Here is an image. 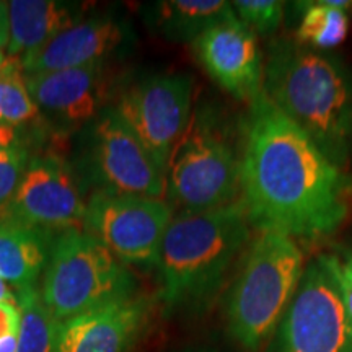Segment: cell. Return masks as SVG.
<instances>
[{
	"label": "cell",
	"mask_w": 352,
	"mask_h": 352,
	"mask_svg": "<svg viewBox=\"0 0 352 352\" xmlns=\"http://www.w3.org/2000/svg\"><path fill=\"white\" fill-rule=\"evenodd\" d=\"M183 352H210L209 349H201V347H195V349H186Z\"/></svg>",
	"instance_id": "cell-30"
},
{
	"label": "cell",
	"mask_w": 352,
	"mask_h": 352,
	"mask_svg": "<svg viewBox=\"0 0 352 352\" xmlns=\"http://www.w3.org/2000/svg\"><path fill=\"white\" fill-rule=\"evenodd\" d=\"M126 28L109 16L77 21L41 47L20 57L26 76L103 63L124 43Z\"/></svg>",
	"instance_id": "cell-15"
},
{
	"label": "cell",
	"mask_w": 352,
	"mask_h": 352,
	"mask_svg": "<svg viewBox=\"0 0 352 352\" xmlns=\"http://www.w3.org/2000/svg\"><path fill=\"white\" fill-rule=\"evenodd\" d=\"M52 235L10 217L0 219V277L15 290L36 285L46 270Z\"/></svg>",
	"instance_id": "cell-16"
},
{
	"label": "cell",
	"mask_w": 352,
	"mask_h": 352,
	"mask_svg": "<svg viewBox=\"0 0 352 352\" xmlns=\"http://www.w3.org/2000/svg\"><path fill=\"white\" fill-rule=\"evenodd\" d=\"M43 120L60 131L90 124L103 111V63L26 76Z\"/></svg>",
	"instance_id": "cell-14"
},
{
	"label": "cell",
	"mask_w": 352,
	"mask_h": 352,
	"mask_svg": "<svg viewBox=\"0 0 352 352\" xmlns=\"http://www.w3.org/2000/svg\"><path fill=\"white\" fill-rule=\"evenodd\" d=\"M192 90L195 80L189 74H155L127 87L116 104V111L164 173L191 121Z\"/></svg>",
	"instance_id": "cell-9"
},
{
	"label": "cell",
	"mask_w": 352,
	"mask_h": 352,
	"mask_svg": "<svg viewBox=\"0 0 352 352\" xmlns=\"http://www.w3.org/2000/svg\"><path fill=\"white\" fill-rule=\"evenodd\" d=\"M30 158L32 155H30L28 145H20V147L0 152V214L10 204L23 178Z\"/></svg>",
	"instance_id": "cell-23"
},
{
	"label": "cell",
	"mask_w": 352,
	"mask_h": 352,
	"mask_svg": "<svg viewBox=\"0 0 352 352\" xmlns=\"http://www.w3.org/2000/svg\"><path fill=\"white\" fill-rule=\"evenodd\" d=\"M134 294V279L107 246L85 230L59 233L44 270L41 297L52 318L65 321Z\"/></svg>",
	"instance_id": "cell-5"
},
{
	"label": "cell",
	"mask_w": 352,
	"mask_h": 352,
	"mask_svg": "<svg viewBox=\"0 0 352 352\" xmlns=\"http://www.w3.org/2000/svg\"><path fill=\"white\" fill-rule=\"evenodd\" d=\"M77 21L76 8L64 2L12 0L8 2V54L10 57L28 54Z\"/></svg>",
	"instance_id": "cell-17"
},
{
	"label": "cell",
	"mask_w": 352,
	"mask_h": 352,
	"mask_svg": "<svg viewBox=\"0 0 352 352\" xmlns=\"http://www.w3.org/2000/svg\"><path fill=\"white\" fill-rule=\"evenodd\" d=\"M320 258L327 264L341 290L342 302H344L346 311L352 324V252L351 250L336 248L329 253L320 254Z\"/></svg>",
	"instance_id": "cell-24"
},
{
	"label": "cell",
	"mask_w": 352,
	"mask_h": 352,
	"mask_svg": "<svg viewBox=\"0 0 352 352\" xmlns=\"http://www.w3.org/2000/svg\"><path fill=\"white\" fill-rule=\"evenodd\" d=\"M151 315L152 302L132 294L60 324L54 352H129Z\"/></svg>",
	"instance_id": "cell-13"
},
{
	"label": "cell",
	"mask_w": 352,
	"mask_h": 352,
	"mask_svg": "<svg viewBox=\"0 0 352 352\" xmlns=\"http://www.w3.org/2000/svg\"><path fill=\"white\" fill-rule=\"evenodd\" d=\"M302 19L297 30V41L314 50L327 51L340 46L347 36L349 16L346 10L352 7L349 0H318L302 2Z\"/></svg>",
	"instance_id": "cell-19"
},
{
	"label": "cell",
	"mask_w": 352,
	"mask_h": 352,
	"mask_svg": "<svg viewBox=\"0 0 352 352\" xmlns=\"http://www.w3.org/2000/svg\"><path fill=\"white\" fill-rule=\"evenodd\" d=\"M20 307V328L16 352H54L60 324L44 305L36 285L16 290Z\"/></svg>",
	"instance_id": "cell-21"
},
{
	"label": "cell",
	"mask_w": 352,
	"mask_h": 352,
	"mask_svg": "<svg viewBox=\"0 0 352 352\" xmlns=\"http://www.w3.org/2000/svg\"><path fill=\"white\" fill-rule=\"evenodd\" d=\"M0 302H7V303H13V305H19V298H16V290H13L8 287V284L6 280L0 277Z\"/></svg>",
	"instance_id": "cell-28"
},
{
	"label": "cell",
	"mask_w": 352,
	"mask_h": 352,
	"mask_svg": "<svg viewBox=\"0 0 352 352\" xmlns=\"http://www.w3.org/2000/svg\"><path fill=\"white\" fill-rule=\"evenodd\" d=\"M87 202L76 171L54 155L30 158L23 178L2 217L19 220L46 233L83 227Z\"/></svg>",
	"instance_id": "cell-11"
},
{
	"label": "cell",
	"mask_w": 352,
	"mask_h": 352,
	"mask_svg": "<svg viewBox=\"0 0 352 352\" xmlns=\"http://www.w3.org/2000/svg\"><path fill=\"white\" fill-rule=\"evenodd\" d=\"M0 352H16V336H7L0 340Z\"/></svg>",
	"instance_id": "cell-29"
},
{
	"label": "cell",
	"mask_w": 352,
	"mask_h": 352,
	"mask_svg": "<svg viewBox=\"0 0 352 352\" xmlns=\"http://www.w3.org/2000/svg\"><path fill=\"white\" fill-rule=\"evenodd\" d=\"M26 134L23 131L16 129L6 122H0V152L8 151V148L26 145Z\"/></svg>",
	"instance_id": "cell-26"
},
{
	"label": "cell",
	"mask_w": 352,
	"mask_h": 352,
	"mask_svg": "<svg viewBox=\"0 0 352 352\" xmlns=\"http://www.w3.org/2000/svg\"><path fill=\"white\" fill-rule=\"evenodd\" d=\"M173 217L165 199L96 191L87 202L83 228L122 264L155 266Z\"/></svg>",
	"instance_id": "cell-8"
},
{
	"label": "cell",
	"mask_w": 352,
	"mask_h": 352,
	"mask_svg": "<svg viewBox=\"0 0 352 352\" xmlns=\"http://www.w3.org/2000/svg\"><path fill=\"white\" fill-rule=\"evenodd\" d=\"M8 34H10V23H8V3L0 2V50L8 44Z\"/></svg>",
	"instance_id": "cell-27"
},
{
	"label": "cell",
	"mask_w": 352,
	"mask_h": 352,
	"mask_svg": "<svg viewBox=\"0 0 352 352\" xmlns=\"http://www.w3.org/2000/svg\"><path fill=\"white\" fill-rule=\"evenodd\" d=\"M303 271L297 240L274 228H258L227 300L228 331L243 349L256 352L271 340Z\"/></svg>",
	"instance_id": "cell-4"
},
{
	"label": "cell",
	"mask_w": 352,
	"mask_h": 352,
	"mask_svg": "<svg viewBox=\"0 0 352 352\" xmlns=\"http://www.w3.org/2000/svg\"><path fill=\"white\" fill-rule=\"evenodd\" d=\"M235 16L254 36L277 32L284 16V3L277 0H235L232 2Z\"/></svg>",
	"instance_id": "cell-22"
},
{
	"label": "cell",
	"mask_w": 352,
	"mask_h": 352,
	"mask_svg": "<svg viewBox=\"0 0 352 352\" xmlns=\"http://www.w3.org/2000/svg\"><path fill=\"white\" fill-rule=\"evenodd\" d=\"M20 328V307L13 303L0 302V340L16 336Z\"/></svg>",
	"instance_id": "cell-25"
},
{
	"label": "cell",
	"mask_w": 352,
	"mask_h": 352,
	"mask_svg": "<svg viewBox=\"0 0 352 352\" xmlns=\"http://www.w3.org/2000/svg\"><path fill=\"white\" fill-rule=\"evenodd\" d=\"M263 91L338 166L352 158V72L327 51L276 39L263 64Z\"/></svg>",
	"instance_id": "cell-2"
},
{
	"label": "cell",
	"mask_w": 352,
	"mask_h": 352,
	"mask_svg": "<svg viewBox=\"0 0 352 352\" xmlns=\"http://www.w3.org/2000/svg\"><path fill=\"white\" fill-rule=\"evenodd\" d=\"M271 352H352V324L341 290L320 256L305 266Z\"/></svg>",
	"instance_id": "cell-7"
},
{
	"label": "cell",
	"mask_w": 352,
	"mask_h": 352,
	"mask_svg": "<svg viewBox=\"0 0 352 352\" xmlns=\"http://www.w3.org/2000/svg\"><path fill=\"white\" fill-rule=\"evenodd\" d=\"M88 170L98 191L164 199L165 173L116 111L104 109L88 135Z\"/></svg>",
	"instance_id": "cell-10"
},
{
	"label": "cell",
	"mask_w": 352,
	"mask_h": 352,
	"mask_svg": "<svg viewBox=\"0 0 352 352\" xmlns=\"http://www.w3.org/2000/svg\"><path fill=\"white\" fill-rule=\"evenodd\" d=\"M232 16V2L226 0H165L151 6L147 21L170 41L195 43L202 33Z\"/></svg>",
	"instance_id": "cell-18"
},
{
	"label": "cell",
	"mask_w": 352,
	"mask_h": 352,
	"mask_svg": "<svg viewBox=\"0 0 352 352\" xmlns=\"http://www.w3.org/2000/svg\"><path fill=\"white\" fill-rule=\"evenodd\" d=\"M206 72L239 100L263 91V59L256 36L236 16L212 26L192 43Z\"/></svg>",
	"instance_id": "cell-12"
},
{
	"label": "cell",
	"mask_w": 352,
	"mask_h": 352,
	"mask_svg": "<svg viewBox=\"0 0 352 352\" xmlns=\"http://www.w3.org/2000/svg\"><path fill=\"white\" fill-rule=\"evenodd\" d=\"M3 60H6V54H3V51L0 50V65L3 64Z\"/></svg>",
	"instance_id": "cell-31"
},
{
	"label": "cell",
	"mask_w": 352,
	"mask_h": 352,
	"mask_svg": "<svg viewBox=\"0 0 352 352\" xmlns=\"http://www.w3.org/2000/svg\"><path fill=\"white\" fill-rule=\"evenodd\" d=\"M351 182L261 91L248 103L240 199L256 228L294 240L333 235L349 215Z\"/></svg>",
	"instance_id": "cell-1"
},
{
	"label": "cell",
	"mask_w": 352,
	"mask_h": 352,
	"mask_svg": "<svg viewBox=\"0 0 352 352\" xmlns=\"http://www.w3.org/2000/svg\"><path fill=\"white\" fill-rule=\"evenodd\" d=\"M44 121L41 113L30 95L26 74L20 57H7L0 65V122L16 129L38 131Z\"/></svg>",
	"instance_id": "cell-20"
},
{
	"label": "cell",
	"mask_w": 352,
	"mask_h": 352,
	"mask_svg": "<svg viewBox=\"0 0 352 352\" xmlns=\"http://www.w3.org/2000/svg\"><path fill=\"white\" fill-rule=\"evenodd\" d=\"M166 192L183 210L199 212L240 199V153L212 113H199L171 152Z\"/></svg>",
	"instance_id": "cell-6"
},
{
	"label": "cell",
	"mask_w": 352,
	"mask_h": 352,
	"mask_svg": "<svg viewBox=\"0 0 352 352\" xmlns=\"http://www.w3.org/2000/svg\"><path fill=\"white\" fill-rule=\"evenodd\" d=\"M241 199L209 210H183L170 222L157 270L166 311L197 310L210 302L252 239Z\"/></svg>",
	"instance_id": "cell-3"
}]
</instances>
